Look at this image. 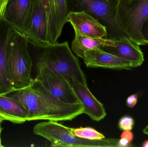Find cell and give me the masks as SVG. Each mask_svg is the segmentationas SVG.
I'll return each mask as SVG.
<instances>
[{
	"label": "cell",
	"mask_w": 148,
	"mask_h": 147,
	"mask_svg": "<svg viewBox=\"0 0 148 147\" xmlns=\"http://www.w3.org/2000/svg\"><path fill=\"white\" fill-rule=\"evenodd\" d=\"M36 69V78L53 96L66 103L80 104L72 85L62 76L40 62H37Z\"/></svg>",
	"instance_id": "cell-7"
},
{
	"label": "cell",
	"mask_w": 148,
	"mask_h": 147,
	"mask_svg": "<svg viewBox=\"0 0 148 147\" xmlns=\"http://www.w3.org/2000/svg\"><path fill=\"white\" fill-rule=\"evenodd\" d=\"M72 87L83 108L84 114L96 121H99L106 117V110L103 104L93 96L88 86L77 83Z\"/></svg>",
	"instance_id": "cell-13"
},
{
	"label": "cell",
	"mask_w": 148,
	"mask_h": 147,
	"mask_svg": "<svg viewBox=\"0 0 148 147\" xmlns=\"http://www.w3.org/2000/svg\"><path fill=\"white\" fill-rule=\"evenodd\" d=\"M138 101V96L134 94L129 96L126 101L127 105L129 108H133L136 105Z\"/></svg>",
	"instance_id": "cell-20"
},
{
	"label": "cell",
	"mask_w": 148,
	"mask_h": 147,
	"mask_svg": "<svg viewBox=\"0 0 148 147\" xmlns=\"http://www.w3.org/2000/svg\"><path fill=\"white\" fill-rule=\"evenodd\" d=\"M128 1H132V0H128Z\"/></svg>",
	"instance_id": "cell-28"
},
{
	"label": "cell",
	"mask_w": 148,
	"mask_h": 147,
	"mask_svg": "<svg viewBox=\"0 0 148 147\" xmlns=\"http://www.w3.org/2000/svg\"><path fill=\"white\" fill-rule=\"evenodd\" d=\"M12 93L11 97L27 108V121H72L84 112L80 104L66 103L55 97L36 78L28 86Z\"/></svg>",
	"instance_id": "cell-1"
},
{
	"label": "cell",
	"mask_w": 148,
	"mask_h": 147,
	"mask_svg": "<svg viewBox=\"0 0 148 147\" xmlns=\"http://www.w3.org/2000/svg\"><path fill=\"white\" fill-rule=\"evenodd\" d=\"M144 36L147 44H148V28L147 32V33L146 34H144Z\"/></svg>",
	"instance_id": "cell-25"
},
{
	"label": "cell",
	"mask_w": 148,
	"mask_h": 147,
	"mask_svg": "<svg viewBox=\"0 0 148 147\" xmlns=\"http://www.w3.org/2000/svg\"><path fill=\"white\" fill-rule=\"evenodd\" d=\"M75 38L71 44V50L77 57L83 58L85 52L95 48H101L105 44L106 38H94L84 35L74 29Z\"/></svg>",
	"instance_id": "cell-16"
},
{
	"label": "cell",
	"mask_w": 148,
	"mask_h": 147,
	"mask_svg": "<svg viewBox=\"0 0 148 147\" xmlns=\"http://www.w3.org/2000/svg\"><path fill=\"white\" fill-rule=\"evenodd\" d=\"M148 20V0H116L115 20L120 31L139 45H147L143 27Z\"/></svg>",
	"instance_id": "cell-3"
},
{
	"label": "cell",
	"mask_w": 148,
	"mask_h": 147,
	"mask_svg": "<svg viewBox=\"0 0 148 147\" xmlns=\"http://www.w3.org/2000/svg\"><path fill=\"white\" fill-rule=\"evenodd\" d=\"M28 41L14 31L8 45L7 65L8 77L15 91L28 86L33 61L28 50Z\"/></svg>",
	"instance_id": "cell-4"
},
{
	"label": "cell",
	"mask_w": 148,
	"mask_h": 147,
	"mask_svg": "<svg viewBox=\"0 0 148 147\" xmlns=\"http://www.w3.org/2000/svg\"><path fill=\"white\" fill-rule=\"evenodd\" d=\"M36 0H8L1 20L26 37L31 25Z\"/></svg>",
	"instance_id": "cell-8"
},
{
	"label": "cell",
	"mask_w": 148,
	"mask_h": 147,
	"mask_svg": "<svg viewBox=\"0 0 148 147\" xmlns=\"http://www.w3.org/2000/svg\"><path fill=\"white\" fill-rule=\"evenodd\" d=\"M14 32L3 21L0 28V94L7 95L15 91L8 77L7 65L8 45Z\"/></svg>",
	"instance_id": "cell-14"
},
{
	"label": "cell",
	"mask_w": 148,
	"mask_h": 147,
	"mask_svg": "<svg viewBox=\"0 0 148 147\" xmlns=\"http://www.w3.org/2000/svg\"><path fill=\"white\" fill-rule=\"evenodd\" d=\"M121 139H125L130 142L133 141L134 135L131 130H125L121 135Z\"/></svg>",
	"instance_id": "cell-21"
},
{
	"label": "cell",
	"mask_w": 148,
	"mask_h": 147,
	"mask_svg": "<svg viewBox=\"0 0 148 147\" xmlns=\"http://www.w3.org/2000/svg\"><path fill=\"white\" fill-rule=\"evenodd\" d=\"M42 49L37 62L45 64L62 76L72 86L77 83L88 86L79 60L74 55L68 41L57 43Z\"/></svg>",
	"instance_id": "cell-2"
},
{
	"label": "cell",
	"mask_w": 148,
	"mask_h": 147,
	"mask_svg": "<svg viewBox=\"0 0 148 147\" xmlns=\"http://www.w3.org/2000/svg\"><path fill=\"white\" fill-rule=\"evenodd\" d=\"M143 133L145 134L148 135V126H147L143 131Z\"/></svg>",
	"instance_id": "cell-27"
},
{
	"label": "cell",
	"mask_w": 148,
	"mask_h": 147,
	"mask_svg": "<svg viewBox=\"0 0 148 147\" xmlns=\"http://www.w3.org/2000/svg\"><path fill=\"white\" fill-rule=\"evenodd\" d=\"M8 0H0V19L5 11Z\"/></svg>",
	"instance_id": "cell-23"
},
{
	"label": "cell",
	"mask_w": 148,
	"mask_h": 147,
	"mask_svg": "<svg viewBox=\"0 0 148 147\" xmlns=\"http://www.w3.org/2000/svg\"><path fill=\"white\" fill-rule=\"evenodd\" d=\"M67 20L74 29L84 35L99 39L108 37L107 27L84 11L69 12Z\"/></svg>",
	"instance_id": "cell-12"
},
{
	"label": "cell",
	"mask_w": 148,
	"mask_h": 147,
	"mask_svg": "<svg viewBox=\"0 0 148 147\" xmlns=\"http://www.w3.org/2000/svg\"><path fill=\"white\" fill-rule=\"evenodd\" d=\"M119 147H130L134 146L131 144V142H129L125 139H121L118 142Z\"/></svg>",
	"instance_id": "cell-22"
},
{
	"label": "cell",
	"mask_w": 148,
	"mask_h": 147,
	"mask_svg": "<svg viewBox=\"0 0 148 147\" xmlns=\"http://www.w3.org/2000/svg\"><path fill=\"white\" fill-rule=\"evenodd\" d=\"M55 14L58 36L61 35L62 29L67 22L69 12L67 0H53Z\"/></svg>",
	"instance_id": "cell-17"
},
{
	"label": "cell",
	"mask_w": 148,
	"mask_h": 147,
	"mask_svg": "<svg viewBox=\"0 0 148 147\" xmlns=\"http://www.w3.org/2000/svg\"><path fill=\"white\" fill-rule=\"evenodd\" d=\"M3 120L0 117V147H3V146L1 145V133L3 130V128L1 127V123Z\"/></svg>",
	"instance_id": "cell-24"
},
{
	"label": "cell",
	"mask_w": 148,
	"mask_h": 147,
	"mask_svg": "<svg viewBox=\"0 0 148 147\" xmlns=\"http://www.w3.org/2000/svg\"><path fill=\"white\" fill-rule=\"evenodd\" d=\"M111 0H67L69 12L84 11L109 30L120 31L115 20V6Z\"/></svg>",
	"instance_id": "cell-9"
},
{
	"label": "cell",
	"mask_w": 148,
	"mask_h": 147,
	"mask_svg": "<svg viewBox=\"0 0 148 147\" xmlns=\"http://www.w3.org/2000/svg\"><path fill=\"white\" fill-rule=\"evenodd\" d=\"M134 125V121L131 117L125 116L120 119L118 123V127L121 130H131Z\"/></svg>",
	"instance_id": "cell-19"
},
{
	"label": "cell",
	"mask_w": 148,
	"mask_h": 147,
	"mask_svg": "<svg viewBox=\"0 0 148 147\" xmlns=\"http://www.w3.org/2000/svg\"><path fill=\"white\" fill-rule=\"evenodd\" d=\"M142 146L143 147H148V140H147L143 142Z\"/></svg>",
	"instance_id": "cell-26"
},
{
	"label": "cell",
	"mask_w": 148,
	"mask_h": 147,
	"mask_svg": "<svg viewBox=\"0 0 148 147\" xmlns=\"http://www.w3.org/2000/svg\"><path fill=\"white\" fill-rule=\"evenodd\" d=\"M27 110L21 101L0 94V117L3 121L20 124L27 121Z\"/></svg>",
	"instance_id": "cell-15"
},
{
	"label": "cell",
	"mask_w": 148,
	"mask_h": 147,
	"mask_svg": "<svg viewBox=\"0 0 148 147\" xmlns=\"http://www.w3.org/2000/svg\"><path fill=\"white\" fill-rule=\"evenodd\" d=\"M87 67L114 70H129L132 68L130 61L108 52L100 48L88 50L82 59Z\"/></svg>",
	"instance_id": "cell-11"
},
{
	"label": "cell",
	"mask_w": 148,
	"mask_h": 147,
	"mask_svg": "<svg viewBox=\"0 0 148 147\" xmlns=\"http://www.w3.org/2000/svg\"><path fill=\"white\" fill-rule=\"evenodd\" d=\"M25 38L29 43L41 49L58 43L53 0H36L30 28Z\"/></svg>",
	"instance_id": "cell-5"
},
{
	"label": "cell",
	"mask_w": 148,
	"mask_h": 147,
	"mask_svg": "<svg viewBox=\"0 0 148 147\" xmlns=\"http://www.w3.org/2000/svg\"><path fill=\"white\" fill-rule=\"evenodd\" d=\"M101 49L130 61L133 67L140 66L144 60L140 45L126 36L117 39L106 38L105 44Z\"/></svg>",
	"instance_id": "cell-10"
},
{
	"label": "cell",
	"mask_w": 148,
	"mask_h": 147,
	"mask_svg": "<svg viewBox=\"0 0 148 147\" xmlns=\"http://www.w3.org/2000/svg\"><path fill=\"white\" fill-rule=\"evenodd\" d=\"M71 128L57 121H49L35 125L34 133L47 140L53 147H119V140H91L83 139L75 135Z\"/></svg>",
	"instance_id": "cell-6"
},
{
	"label": "cell",
	"mask_w": 148,
	"mask_h": 147,
	"mask_svg": "<svg viewBox=\"0 0 148 147\" xmlns=\"http://www.w3.org/2000/svg\"><path fill=\"white\" fill-rule=\"evenodd\" d=\"M108 1H109V0H108Z\"/></svg>",
	"instance_id": "cell-29"
},
{
	"label": "cell",
	"mask_w": 148,
	"mask_h": 147,
	"mask_svg": "<svg viewBox=\"0 0 148 147\" xmlns=\"http://www.w3.org/2000/svg\"><path fill=\"white\" fill-rule=\"evenodd\" d=\"M71 131L75 135L87 140H102L105 139V136L96 129L89 127L77 128H71Z\"/></svg>",
	"instance_id": "cell-18"
}]
</instances>
